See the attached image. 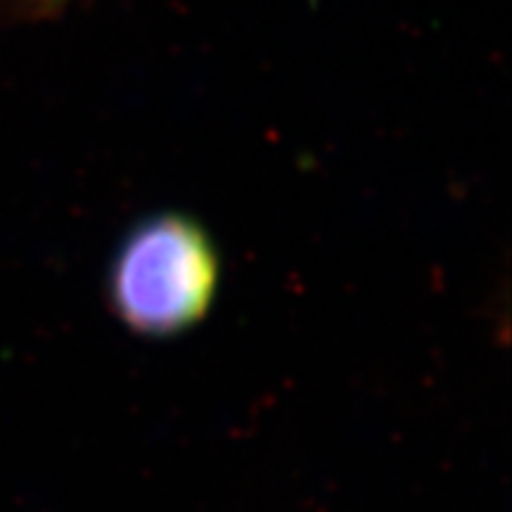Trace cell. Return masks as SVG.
<instances>
[{
  "label": "cell",
  "mask_w": 512,
  "mask_h": 512,
  "mask_svg": "<svg viewBox=\"0 0 512 512\" xmlns=\"http://www.w3.org/2000/svg\"><path fill=\"white\" fill-rule=\"evenodd\" d=\"M216 256L207 235L181 216H159L133 230L114 259V309L136 330L166 335L207 311Z\"/></svg>",
  "instance_id": "cell-1"
}]
</instances>
